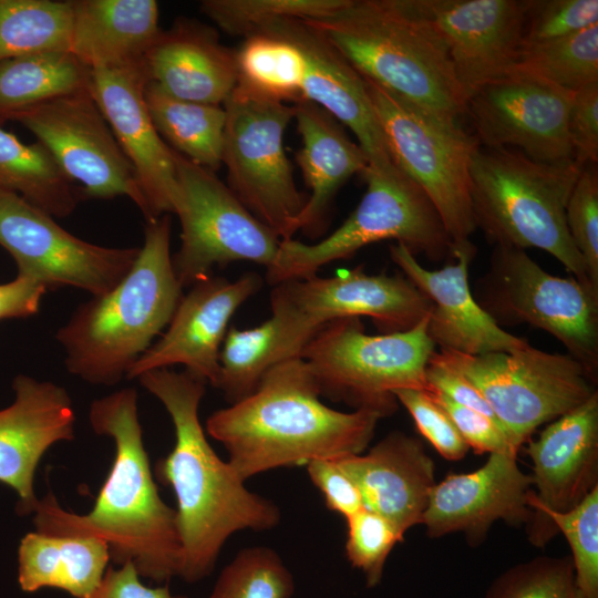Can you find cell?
Here are the masks:
<instances>
[{
	"label": "cell",
	"instance_id": "obj_1",
	"mask_svg": "<svg viewBox=\"0 0 598 598\" xmlns=\"http://www.w3.org/2000/svg\"><path fill=\"white\" fill-rule=\"evenodd\" d=\"M89 420L99 435L115 444L112 467L93 508L84 515L64 509L49 492L34 511L35 530L74 537H97L110 560L132 561L141 577L168 584L178 577L182 546L176 509L159 496L143 443L137 392L125 388L92 402Z\"/></svg>",
	"mask_w": 598,
	"mask_h": 598
},
{
	"label": "cell",
	"instance_id": "obj_2",
	"mask_svg": "<svg viewBox=\"0 0 598 598\" xmlns=\"http://www.w3.org/2000/svg\"><path fill=\"white\" fill-rule=\"evenodd\" d=\"M137 379L162 402L174 425V447L157 462L155 473L172 487L177 501L178 577L195 584L213 571L233 534L269 530L280 523L281 512L270 499L250 492L207 441L198 417L207 384L204 379L169 368L146 371Z\"/></svg>",
	"mask_w": 598,
	"mask_h": 598
},
{
	"label": "cell",
	"instance_id": "obj_3",
	"mask_svg": "<svg viewBox=\"0 0 598 598\" xmlns=\"http://www.w3.org/2000/svg\"><path fill=\"white\" fill-rule=\"evenodd\" d=\"M300 357L280 361L245 399L213 412L206 432L227 450L246 481L269 470L363 453L382 417L371 410L342 412L321 400Z\"/></svg>",
	"mask_w": 598,
	"mask_h": 598
},
{
	"label": "cell",
	"instance_id": "obj_4",
	"mask_svg": "<svg viewBox=\"0 0 598 598\" xmlns=\"http://www.w3.org/2000/svg\"><path fill=\"white\" fill-rule=\"evenodd\" d=\"M364 78L451 122L466 113L447 44L416 0H348L306 20Z\"/></svg>",
	"mask_w": 598,
	"mask_h": 598
},
{
	"label": "cell",
	"instance_id": "obj_5",
	"mask_svg": "<svg viewBox=\"0 0 598 598\" xmlns=\"http://www.w3.org/2000/svg\"><path fill=\"white\" fill-rule=\"evenodd\" d=\"M171 218L147 221L144 243L123 279L79 306L55 338L68 371L99 385H115L168 326L181 299L171 255Z\"/></svg>",
	"mask_w": 598,
	"mask_h": 598
},
{
	"label": "cell",
	"instance_id": "obj_6",
	"mask_svg": "<svg viewBox=\"0 0 598 598\" xmlns=\"http://www.w3.org/2000/svg\"><path fill=\"white\" fill-rule=\"evenodd\" d=\"M582 167L573 158L545 163L518 150L478 145L470 162L475 227L494 246L550 254L573 277L594 287L565 217Z\"/></svg>",
	"mask_w": 598,
	"mask_h": 598
},
{
	"label": "cell",
	"instance_id": "obj_7",
	"mask_svg": "<svg viewBox=\"0 0 598 598\" xmlns=\"http://www.w3.org/2000/svg\"><path fill=\"white\" fill-rule=\"evenodd\" d=\"M362 176L367 183L363 197L331 235L316 244L280 240L274 262L266 268L268 283L316 276L321 267L388 239L430 260L453 258V241L440 214L412 178L396 165L386 171L368 165Z\"/></svg>",
	"mask_w": 598,
	"mask_h": 598
},
{
	"label": "cell",
	"instance_id": "obj_8",
	"mask_svg": "<svg viewBox=\"0 0 598 598\" xmlns=\"http://www.w3.org/2000/svg\"><path fill=\"white\" fill-rule=\"evenodd\" d=\"M434 351L427 316L406 331L380 334H368L361 319L350 317L323 327L300 358L321 396L383 417L398 409L394 391L429 390L425 370Z\"/></svg>",
	"mask_w": 598,
	"mask_h": 598
},
{
	"label": "cell",
	"instance_id": "obj_9",
	"mask_svg": "<svg viewBox=\"0 0 598 598\" xmlns=\"http://www.w3.org/2000/svg\"><path fill=\"white\" fill-rule=\"evenodd\" d=\"M274 361L300 357L328 323L350 317L370 318L381 333L406 331L424 319L431 300L403 274L369 275L364 266L332 277L312 276L274 286L270 292Z\"/></svg>",
	"mask_w": 598,
	"mask_h": 598
},
{
	"label": "cell",
	"instance_id": "obj_10",
	"mask_svg": "<svg viewBox=\"0 0 598 598\" xmlns=\"http://www.w3.org/2000/svg\"><path fill=\"white\" fill-rule=\"evenodd\" d=\"M436 353L482 393L516 451L538 426L597 391L596 379L570 354L549 353L529 343L511 352L470 355L440 349Z\"/></svg>",
	"mask_w": 598,
	"mask_h": 598
},
{
	"label": "cell",
	"instance_id": "obj_11",
	"mask_svg": "<svg viewBox=\"0 0 598 598\" xmlns=\"http://www.w3.org/2000/svg\"><path fill=\"white\" fill-rule=\"evenodd\" d=\"M473 295L498 326L528 323L554 336L597 380L598 290L544 270L523 249L494 246Z\"/></svg>",
	"mask_w": 598,
	"mask_h": 598
},
{
	"label": "cell",
	"instance_id": "obj_12",
	"mask_svg": "<svg viewBox=\"0 0 598 598\" xmlns=\"http://www.w3.org/2000/svg\"><path fill=\"white\" fill-rule=\"evenodd\" d=\"M364 81L392 161L427 195L453 244L470 239L476 229L470 177L471 156L480 145L476 138L461 123Z\"/></svg>",
	"mask_w": 598,
	"mask_h": 598
},
{
	"label": "cell",
	"instance_id": "obj_13",
	"mask_svg": "<svg viewBox=\"0 0 598 598\" xmlns=\"http://www.w3.org/2000/svg\"><path fill=\"white\" fill-rule=\"evenodd\" d=\"M221 163L230 190L280 240L298 231L307 197L296 186L283 146L293 105L257 96L236 85L224 103Z\"/></svg>",
	"mask_w": 598,
	"mask_h": 598
},
{
	"label": "cell",
	"instance_id": "obj_14",
	"mask_svg": "<svg viewBox=\"0 0 598 598\" xmlns=\"http://www.w3.org/2000/svg\"><path fill=\"white\" fill-rule=\"evenodd\" d=\"M179 187L175 214L181 247L172 264L182 287L212 276L214 267L250 261L268 268L280 239L259 221L214 172L174 151Z\"/></svg>",
	"mask_w": 598,
	"mask_h": 598
},
{
	"label": "cell",
	"instance_id": "obj_15",
	"mask_svg": "<svg viewBox=\"0 0 598 598\" xmlns=\"http://www.w3.org/2000/svg\"><path fill=\"white\" fill-rule=\"evenodd\" d=\"M0 246L18 275L47 289L74 287L92 296L113 289L133 266L140 248H112L82 240L53 216L0 188Z\"/></svg>",
	"mask_w": 598,
	"mask_h": 598
},
{
	"label": "cell",
	"instance_id": "obj_16",
	"mask_svg": "<svg viewBox=\"0 0 598 598\" xmlns=\"http://www.w3.org/2000/svg\"><path fill=\"white\" fill-rule=\"evenodd\" d=\"M64 175L93 198L128 197L147 219L135 171L90 90L56 97L13 115Z\"/></svg>",
	"mask_w": 598,
	"mask_h": 598
},
{
	"label": "cell",
	"instance_id": "obj_17",
	"mask_svg": "<svg viewBox=\"0 0 598 598\" xmlns=\"http://www.w3.org/2000/svg\"><path fill=\"white\" fill-rule=\"evenodd\" d=\"M573 92L513 68L484 84L466 101L477 143L516 147L537 162L573 158L568 117Z\"/></svg>",
	"mask_w": 598,
	"mask_h": 598
},
{
	"label": "cell",
	"instance_id": "obj_18",
	"mask_svg": "<svg viewBox=\"0 0 598 598\" xmlns=\"http://www.w3.org/2000/svg\"><path fill=\"white\" fill-rule=\"evenodd\" d=\"M144 64L91 70L90 92L131 162L147 221L176 212L179 187L174 150L156 131L144 100Z\"/></svg>",
	"mask_w": 598,
	"mask_h": 598
},
{
	"label": "cell",
	"instance_id": "obj_19",
	"mask_svg": "<svg viewBox=\"0 0 598 598\" xmlns=\"http://www.w3.org/2000/svg\"><path fill=\"white\" fill-rule=\"evenodd\" d=\"M262 279L248 272L230 281L210 276L182 297L166 332L130 368L127 379L182 364L216 388L220 349L234 313L260 290Z\"/></svg>",
	"mask_w": 598,
	"mask_h": 598
},
{
	"label": "cell",
	"instance_id": "obj_20",
	"mask_svg": "<svg viewBox=\"0 0 598 598\" xmlns=\"http://www.w3.org/2000/svg\"><path fill=\"white\" fill-rule=\"evenodd\" d=\"M444 38L467 99L509 72L523 41L528 0H416Z\"/></svg>",
	"mask_w": 598,
	"mask_h": 598
},
{
	"label": "cell",
	"instance_id": "obj_21",
	"mask_svg": "<svg viewBox=\"0 0 598 598\" xmlns=\"http://www.w3.org/2000/svg\"><path fill=\"white\" fill-rule=\"evenodd\" d=\"M476 247L467 239L453 244V261L441 269L424 268L405 246H390V256L402 274L432 302L427 334L440 349L480 355L511 352L528 344L505 331L480 306L468 283Z\"/></svg>",
	"mask_w": 598,
	"mask_h": 598
},
{
	"label": "cell",
	"instance_id": "obj_22",
	"mask_svg": "<svg viewBox=\"0 0 598 598\" xmlns=\"http://www.w3.org/2000/svg\"><path fill=\"white\" fill-rule=\"evenodd\" d=\"M532 487V475L520 471L516 455L492 453L477 470L436 483L421 524L433 538L463 532L480 542L498 519L513 525L529 522Z\"/></svg>",
	"mask_w": 598,
	"mask_h": 598
},
{
	"label": "cell",
	"instance_id": "obj_23",
	"mask_svg": "<svg viewBox=\"0 0 598 598\" xmlns=\"http://www.w3.org/2000/svg\"><path fill=\"white\" fill-rule=\"evenodd\" d=\"M14 401L0 410V483L12 488L20 515L34 513L39 499L34 474L55 443L74 439L75 414L66 390L50 381L19 374Z\"/></svg>",
	"mask_w": 598,
	"mask_h": 598
},
{
	"label": "cell",
	"instance_id": "obj_24",
	"mask_svg": "<svg viewBox=\"0 0 598 598\" xmlns=\"http://www.w3.org/2000/svg\"><path fill=\"white\" fill-rule=\"evenodd\" d=\"M258 28H267L288 38L302 51L307 71L301 100L316 103L349 127L369 166L380 171L395 166L365 81L343 55L306 20L278 19Z\"/></svg>",
	"mask_w": 598,
	"mask_h": 598
},
{
	"label": "cell",
	"instance_id": "obj_25",
	"mask_svg": "<svg viewBox=\"0 0 598 598\" xmlns=\"http://www.w3.org/2000/svg\"><path fill=\"white\" fill-rule=\"evenodd\" d=\"M527 454L535 487L529 530L544 512H566L598 486V391L546 425L528 442Z\"/></svg>",
	"mask_w": 598,
	"mask_h": 598
},
{
	"label": "cell",
	"instance_id": "obj_26",
	"mask_svg": "<svg viewBox=\"0 0 598 598\" xmlns=\"http://www.w3.org/2000/svg\"><path fill=\"white\" fill-rule=\"evenodd\" d=\"M359 488L364 508L404 534L421 524L435 483V465L415 437L394 431L368 452L334 458Z\"/></svg>",
	"mask_w": 598,
	"mask_h": 598
},
{
	"label": "cell",
	"instance_id": "obj_27",
	"mask_svg": "<svg viewBox=\"0 0 598 598\" xmlns=\"http://www.w3.org/2000/svg\"><path fill=\"white\" fill-rule=\"evenodd\" d=\"M143 64L150 82L184 101L220 106L237 83L235 51L214 29L185 18L161 30Z\"/></svg>",
	"mask_w": 598,
	"mask_h": 598
},
{
	"label": "cell",
	"instance_id": "obj_28",
	"mask_svg": "<svg viewBox=\"0 0 598 598\" xmlns=\"http://www.w3.org/2000/svg\"><path fill=\"white\" fill-rule=\"evenodd\" d=\"M292 105L302 141L296 157L310 189L298 230L313 238L324 230L338 190L351 176L362 174L369 162L359 144L319 105L306 100Z\"/></svg>",
	"mask_w": 598,
	"mask_h": 598
},
{
	"label": "cell",
	"instance_id": "obj_29",
	"mask_svg": "<svg viewBox=\"0 0 598 598\" xmlns=\"http://www.w3.org/2000/svg\"><path fill=\"white\" fill-rule=\"evenodd\" d=\"M159 32L154 0H72L70 52L91 70L142 64Z\"/></svg>",
	"mask_w": 598,
	"mask_h": 598
},
{
	"label": "cell",
	"instance_id": "obj_30",
	"mask_svg": "<svg viewBox=\"0 0 598 598\" xmlns=\"http://www.w3.org/2000/svg\"><path fill=\"white\" fill-rule=\"evenodd\" d=\"M110 553L97 537L25 534L18 549V582L22 591L56 588L85 598L101 582Z\"/></svg>",
	"mask_w": 598,
	"mask_h": 598
},
{
	"label": "cell",
	"instance_id": "obj_31",
	"mask_svg": "<svg viewBox=\"0 0 598 598\" xmlns=\"http://www.w3.org/2000/svg\"><path fill=\"white\" fill-rule=\"evenodd\" d=\"M91 69L70 51L0 61V124L28 109L90 90Z\"/></svg>",
	"mask_w": 598,
	"mask_h": 598
},
{
	"label": "cell",
	"instance_id": "obj_32",
	"mask_svg": "<svg viewBox=\"0 0 598 598\" xmlns=\"http://www.w3.org/2000/svg\"><path fill=\"white\" fill-rule=\"evenodd\" d=\"M144 100L156 131L175 152L212 172L221 166L224 107L177 99L150 81Z\"/></svg>",
	"mask_w": 598,
	"mask_h": 598
},
{
	"label": "cell",
	"instance_id": "obj_33",
	"mask_svg": "<svg viewBox=\"0 0 598 598\" xmlns=\"http://www.w3.org/2000/svg\"><path fill=\"white\" fill-rule=\"evenodd\" d=\"M0 188L16 193L53 217L73 213L78 197L72 182L40 144H24L0 127Z\"/></svg>",
	"mask_w": 598,
	"mask_h": 598
},
{
	"label": "cell",
	"instance_id": "obj_34",
	"mask_svg": "<svg viewBox=\"0 0 598 598\" xmlns=\"http://www.w3.org/2000/svg\"><path fill=\"white\" fill-rule=\"evenodd\" d=\"M236 85L257 96L278 101L301 100L307 61L302 51L288 38L258 28L245 37L235 51Z\"/></svg>",
	"mask_w": 598,
	"mask_h": 598
},
{
	"label": "cell",
	"instance_id": "obj_35",
	"mask_svg": "<svg viewBox=\"0 0 598 598\" xmlns=\"http://www.w3.org/2000/svg\"><path fill=\"white\" fill-rule=\"evenodd\" d=\"M72 1L0 0V61L70 51Z\"/></svg>",
	"mask_w": 598,
	"mask_h": 598
},
{
	"label": "cell",
	"instance_id": "obj_36",
	"mask_svg": "<svg viewBox=\"0 0 598 598\" xmlns=\"http://www.w3.org/2000/svg\"><path fill=\"white\" fill-rule=\"evenodd\" d=\"M514 68L573 93L598 82V23L564 38L523 44Z\"/></svg>",
	"mask_w": 598,
	"mask_h": 598
},
{
	"label": "cell",
	"instance_id": "obj_37",
	"mask_svg": "<svg viewBox=\"0 0 598 598\" xmlns=\"http://www.w3.org/2000/svg\"><path fill=\"white\" fill-rule=\"evenodd\" d=\"M563 533L571 549L575 578L585 598H598V486L566 512L546 511L528 530V539L543 547Z\"/></svg>",
	"mask_w": 598,
	"mask_h": 598
},
{
	"label": "cell",
	"instance_id": "obj_38",
	"mask_svg": "<svg viewBox=\"0 0 598 598\" xmlns=\"http://www.w3.org/2000/svg\"><path fill=\"white\" fill-rule=\"evenodd\" d=\"M293 592V576L279 554L252 546L223 568L209 598H291Z\"/></svg>",
	"mask_w": 598,
	"mask_h": 598
},
{
	"label": "cell",
	"instance_id": "obj_39",
	"mask_svg": "<svg viewBox=\"0 0 598 598\" xmlns=\"http://www.w3.org/2000/svg\"><path fill=\"white\" fill-rule=\"evenodd\" d=\"M219 389L229 403H236L258 386L261 377L274 365L272 341L267 321L249 329L230 327L219 355Z\"/></svg>",
	"mask_w": 598,
	"mask_h": 598
},
{
	"label": "cell",
	"instance_id": "obj_40",
	"mask_svg": "<svg viewBox=\"0 0 598 598\" xmlns=\"http://www.w3.org/2000/svg\"><path fill=\"white\" fill-rule=\"evenodd\" d=\"M348 0H204L200 10L223 31L248 35L258 27L278 19L327 18Z\"/></svg>",
	"mask_w": 598,
	"mask_h": 598
},
{
	"label": "cell",
	"instance_id": "obj_41",
	"mask_svg": "<svg viewBox=\"0 0 598 598\" xmlns=\"http://www.w3.org/2000/svg\"><path fill=\"white\" fill-rule=\"evenodd\" d=\"M484 598H585L568 556H538L497 576Z\"/></svg>",
	"mask_w": 598,
	"mask_h": 598
},
{
	"label": "cell",
	"instance_id": "obj_42",
	"mask_svg": "<svg viewBox=\"0 0 598 598\" xmlns=\"http://www.w3.org/2000/svg\"><path fill=\"white\" fill-rule=\"evenodd\" d=\"M346 520L347 558L352 567L363 573L367 586L373 588L381 582L385 561L403 537L389 520L367 508Z\"/></svg>",
	"mask_w": 598,
	"mask_h": 598
},
{
	"label": "cell",
	"instance_id": "obj_43",
	"mask_svg": "<svg viewBox=\"0 0 598 598\" xmlns=\"http://www.w3.org/2000/svg\"><path fill=\"white\" fill-rule=\"evenodd\" d=\"M570 238L580 254L594 287L598 289V171L582 167L565 207Z\"/></svg>",
	"mask_w": 598,
	"mask_h": 598
},
{
	"label": "cell",
	"instance_id": "obj_44",
	"mask_svg": "<svg viewBox=\"0 0 598 598\" xmlns=\"http://www.w3.org/2000/svg\"><path fill=\"white\" fill-rule=\"evenodd\" d=\"M597 23V0H528L523 44L564 38Z\"/></svg>",
	"mask_w": 598,
	"mask_h": 598
},
{
	"label": "cell",
	"instance_id": "obj_45",
	"mask_svg": "<svg viewBox=\"0 0 598 598\" xmlns=\"http://www.w3.org/2000/svg\"><path fill=\"white\" fill-rule=\"evenodd\" d=\"M393 394L398 403L409 411L419 432L443 457L458 461L465 456L468 445L429 391L400 389Z\"/></svg>",
	"mask_w": 598,
	"mask_h": 598
},
{
	"label": "cell",
	"instance_id": "obj_46",
	"mask_svg": "<svg viewBox=\"0 0 598 598\" xmlns=\"http://www.w3.org/2000/svg\"><path fill=\"white\" fill-rule=\"evenodd\" d=\"M429 392L446 412L466 444L476 452L517 455L518 451L513 447L501 427L492 420L472 409L455 403L437 391L430 390Z\"/></svg>",
	"mask_w": 598,
	"mask_h": 598
},
{
	"label": "cell",
	"instance_id": "obj_47",
	"mask_svg": "<svg viewBox=\"0 0 598 598\" xmlns=\"http://www.w3.org/2000/svg\"><path fill=\"white\" fill-rule=\"evenodd\" d=\"M573 159L585 166L598 162V82L574 92L568 117Z\"/></svg>",
	"mask_w": 598,
	"mask_h": 598
},
{
	"label": "cell",
	"instance_id": "obj_48",
	"mask_svg": "<svg viewBox=\"0 0 598 598\" xmlns=\"http://www.w3.org/2000/svg\"><path fill=\"white\" fill-rule=\"evenodd\" d=\"M306 467L328 509L347 519L364 508L359 488L334 458L315 460Z\"/></svg>",
	"mask_w": 598,
	"mask_h": 598
},
{
	"label": "cell",
	"instance_id": "obj_49",
	"mask_svg": "<svg viewBox=\"0 0 598 598\" xmlns=\"http://www.w3.org/2000/svg\"><path fill=\"white\" fill-rule=\"evenodd\" d=\"M425 379L429 388L427 391H437L455 403L485 415L501 427L482 393L463 374L446 364L437 355L436 350L427 362Z\"/></svg>",
	"mask_w": 598,
	"mask_h": 598
},
{
	"label": "cell",
	"instance_id": "obj_50",
	"mask_svg": "<svg viewBox=\"0 0 598 598\" xmlns=\"http://www.w3.org/2000/svg\"><path fill=\"white\" fill-rule=\"evenodd\" d=\"M85 598H188L173 595L168 584L148 587L141 581L134 564L128 561L114 568L109 566L99 586Z\"/></svg>",
	"mask_w": 598,
	"mask_h": 598
},
{
	"label": "cell",
	"instance_id": "obj_51",
	"mask_svg": "<svg viewBox=\"0 0 598 598\" xmlns=\"http://www.w3.org/2000/svg\"><path fill=\"white\" fill-rule=\"evenodd\" d=\"M47 287L28 277L0 285V320L28 318L39 312Z\"/></svg>",
	"mask_w": 598,
	"mask_h": 598
}]
</instances>
